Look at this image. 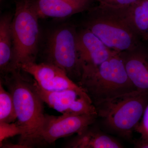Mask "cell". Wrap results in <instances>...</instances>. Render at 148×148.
<instances>
[{
  "label": "cell",
  "instance_id": "30bf717a",
  "mask_svg": "<svg viewBox=\"0 0 148 148\" xmlns=\"http://www.w3.org/2000/svg\"><path fill=\"white\" fill-rule=\"evenodd\" d=\"M76 41L82 71L101 65L117 52L107 46L87 28L77 33Z\"/></svg>",
  "mask_w": 148,
  "mask_h": 148
},
{
  "label": "cell",
  "instance_id": "5b68a950",
  "mask_svg": "<svg viewBox=\"0 0 148 148\" xmlns=\"http://www.w3.org/2000/svg\"><path fill=\"white\" fill-rule=\"evenodd\" d=\"M86 28L96 35L107 46L119 52L140 47V39L122 16L118 9L100 5L91 11Z\"/></svg>",
  "mask_w": 148,
  "mask_h": 148
},
{
  "label": "cell",
  "instance_id": "9c48e42d",
  "mask_svg": "<svg viewBox=\"0 0 148 148\" xmlns=\"http://www.w3.org/2000/svg\"><path fill=\"white\" fill-rule=\"evenodd\" d=\"M20 69L32 76L40 87L47 91L71 89L86 92L63 70L50 63L31 62L21 65Z\"/></svg>",
  "mask_w": 148,
  "mask_h": 148
},
{
  "label": "cell",
  "instance_id": "2e32d148",
  "mask_svg": "<svg viewBox=\"0 0 148 148\" xmlns=\"http://www.w3.org/2000/svg\"><path fill=\"white\" fill-rule=\"evenodd\" d=\"M17 117L12 96L0 82V122L10 123L16 120Z\"/></svg>",
  "mask_w": 148,
  "mask_h": 148
},
{
  "label": "cell",
  "instance_id": "6da1fadb",
  "mask_svg": "<svg viewBox=\"0 0 148 148\" xmlns=\"http://www.w3.org/2000/svg\"><path fill=\"white\" fill-rule=\"evenodd\" d=\"M21 69L3 75L5 84L13 98L17 117L16 123L22 130L18 144L24 148L36 145L37 136L42 126L45 114L43 103L32 85V80L25 78Z\"/></svg>",
  "mask_w": 148,
  "mask_h": 148
},
{
  "label": "cell",
  "instance_id": "8992f818",
  "mask_svg": "<svg viewBox=\"0 0 148 148\" xmlns=\"http://www.w3.org/2000/svg\"><path fill=\"white\" fill-rule=\"evenodd\" d=\"M77 34L73 27L69 26L53 31L48 40L47 54V63L63 70L73 81L79 82L82 69L77 50Z\"/></svg>",
  "mask_w": 148,
  "mask_h": 148
},
{
  "label": "cell",
  "instance_id": "277c9868",
  "mask_svg": "<svg viewBox=\"0 0 148 148\" xmlns=\"http://www.w3.org/2000/svg\"><path fill=\"white\" fill-rule=\"evenodd\" d=\"M39 18L35 0H18L11 24L13 40L12 71L35 62L39 39Z\"/></svg>",
  "mask_w": 148,
  "mask_h": 148
},
{
  "label": "cell",
  "instance_id": "8fae6325",
  "mask_svg": "<svg viewBox=\"0 0 148 148\" xmlns=\"http://www.w3.org/2000/svg\"><path fill=\"white\" fill-rule=\"evenodd\" d=\"M127 75L139 92L148 95V52L138 48L121 52Z\"/></svg>",
  "mask_w": 148,
  "mask_h": 148
},
{
  "label": "cell",
  "instance_id": "7a4b0ae2",
  "mask_svg": "<svg viewBox=\"0 0 148 148\" xmlns=\"http://www.w3.org/2000/svg\"><path fill=\"white\" fill-rule=\"evenodd\" d=\"M78 84L85 90L95 106L136 90L128 77L119 52L99 66L83 69Z\"/></svg>",
  "mask_w": 148,
  "mask_h": 148
},
{
  "label": "cell",
  "instance_id": "3957f363",
  "mask_svg": "<svg viewBox=\"0 0 148 148\" xmlns=\"http://www.w3.org/2000/svg\"><path fill=\"white\" fill-rule=\"evenodd\" d=\"M148 103V95L135 90L95 106L98 117L111 132L126 139L141 120Z\"/></svg>",
  "mask_w": 148,
  "mask_h": 148
},
{
  "label": "cell",
  "instance_id": "52a82bcc",
  "mask_svg": "<svg viewBox=\"0 0 148 148\" xmlns=\"http://www.w3.org/2000/svg\"><path fill=\"white\" fill-rule=\"evenodd\" d=\"M32 83L34 89L44 103L62 114L97 115L96 108L86 92L71 89L47 91L40 87L34 79L32 80Z\"/></svg>",
  "mask_w": 148,
  "mask_h": 148
},
{
  "label": "cell",
  "instance_id": "e0dca14e",
  "mask_svg": "<svg viewBox=\"0 0 148 148\" xmlns=\"http://www.w3.org/2000/svg\"><path fill=\"white\" fill-rule=\"evenodd\" d=\"M22 134V130L18 125L15 123L0 122V144L8 138L16 135L20 136Z\"/></svg>",
  "mask_w": 148,
  "mask_h": 148
},
{
  "label": "cell",
  "instance_id": "d6986e66",
  "mask_svg": "<svg viewBox=\"0 0 148 148\" xmlns=\"http://www.w3.org/2000/svg\"><path fill=\"white\" fill-rule=\"evenodd\" d=\"M135 131L141 135L140 139L148 142V103L141 120L135 127Z\"/></svg>",
  "mask_w": 148,
  "mask_h": 148
},
{
  "label": "cell",
  "instance_id": "5bb4252c",
  "mask_svg": "<svg viewBox=\"0 0 148 148\" xmlns=\"http://www.w3.org/2000/svg\"><path fill=\"white\" fill-rule=\"evenodd\" d=\"M118 10L140 40L148 41V0H140Z\"/></svg>",
  "mask_w": 148,
  "mask_h": 148
},
{
  "label": "cell",
  "instance_id": "7c38bea8",
  "mask_svg": "<svg viewBox=\"0 0 148 148\" xmlns=\"http://www.w3.org/2000/svg\"><path fill=\"white\" fill-rule=\"evenodd\" d=\"M92 0H35L39 18H62L86 10Z\"/></svg>",
  "mask_w": 148,
  "mask_h": 148
},
{
  "label": "cell",
  "instance_id": "ac0fdd59",
  "mask_svg": "<svg viewBox=\"0 0 148 148\" xmlns=\"http://www.w3.org/2000/svg\"><path fill=\"white\" fill-rule=\"evenodd\" d=\"M99 5L109 8L122 9L126 8L140 0H98Z\"/></svg>",
  "mask_w": 148,
  "mask_h": 148
},
{
  "label": "cell",
  "instance_id": "4fadbf2b",
  "mask_svg": "<svg viewBox=\"0 0 148 148\" xmlns=\"http://www.w3.org/2000/svg\"><path fill=\"white\" fill-rule=\"evenodd\" d=\"M67 148H120L123 146L115 139L90 125L66 144Z\"/></svg>",
  "mask_w": 148,
  "mask_h": 148
},
{
  "label": "cell",
  "instance_id": "9a60e30c",
  "mask_svg": "<svg viewBox=\"0 0 148 148\" xmlns=\"http://www.w3.org/2000/svg\"><path fill=\"white\" fill-rule=\"evenodd\" d=\"M12 16L7 14L1 17L0 20V70L3 75L12 71Z\"/></svg>",
  "mask_w": 148,
  "mask_h": 148
},
{
  "label": "cell",
  "instance_id": "ba28073f",
  "mask_svg": "<svg viewBox=\"0 0 148 148\" xmlns=\"http://www.w3.org/2000/svg\"><path fill=\"white\" fill-rule=\"evenodd\" d=\"M97 117L98 116L95 114L54 116L45 114L37 136L36 145H51L60 138L79 133L94 123Z\"/></svg>",
  "mask_w": 148,
  "mask_h": 148
}]
</instances>
